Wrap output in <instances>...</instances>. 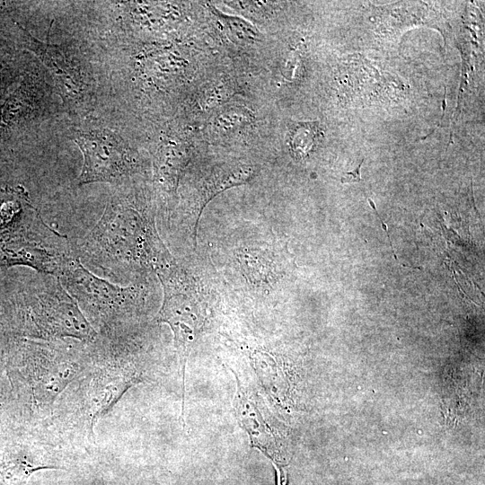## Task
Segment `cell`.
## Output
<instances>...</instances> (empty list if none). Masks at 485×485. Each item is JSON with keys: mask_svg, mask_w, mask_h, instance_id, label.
I'll return each mask as SVG.
<instances>
[{"mask_svg": "<svg viewBox=\"0 0 485 485\" xmlns=\"http://www.w3.org/2000/svg\"><path fill=\"white\" fill-rule=\"evenodd\" d=\"M118 199H111L85 238L86 251L104 268L113 269L128 258L138 257L153 269L170 253L154 225Z\"/></svg>", "mask_w": 485, "mask_h": 485, "instance_id": "obj_1", "label": "cell"}, {"mask_svg": "<svg viewBox=\"0 0 485 485\" xmlns=\"http://www.w3.org/2000/svg\"><path fill=\"white\" fill-rule=\"evenodd\" d=\"M4 367H5V360H4V353L2 352L0 348V380L3 377Z\"/></svg>", "mask_w": 485, "mask_h": 485, "instance_id": "obj_14", "label": "cell"}, {"mask_svg": "<svg viewBox=\"0 0 485 485\" xmlns=\"http://www.w3.org/2000/svg\"><path fill=\"white\" fill-rule=\"evenodd\" d=\"M20 324L25 331L46 338L72 337L90 340L96 335L76 301L58 279L32 297L21 316Z\"/></svg>", "mask_w": 485, "mask_h": 485, "instance_id": "obj_3", "label": "cell"}, {"mask_svg": "<svg viewBox=\"0 0 485 485\" xmlns=\"http://www.w3.org/2000/svg\"><path fill=\"white\" fill-rule=\"evenodd\" d=\"M60 469L40 464L31 446L15 436H0V485H26L36 472Z\"/></svg>", "mask_w": 485, "mask_h": 485, "instance_id": "obj_7", "label": "cell"}, {"mask_svg": "<svg viewBox=\"0 0 485 485\" xmlns=\"http://www.w3.org/2000/svg\"><path fill=\"white\" fill-rule=\"evenodd\" d=\"M58 278L64 288L86 308L112 313L121 306L131 291L98 278L84 268L79 259L69 258Z\"/></svg>", "mask_w": 485, "mask_h": 485, "instance_id": "obj_6", "label": "cell"}, {"mask_svg": "<svg viewBox=\"0 0 485 485\" xmlns=\"http://www.w3.org/2000/svg\"><path fill=\"white\" fill-rule=\"evenodd\" d=\"M24 42L48 69L57 94L70 110H82L90 105L93 94V80L89 66L68 47L42 41L22 28Z\"/></svg>", "mask_w": 485, "mask_h": 485, "instance_id": "obj_4", "label": "cell"}, {"mask_svg": "<svg viewBox=\"0 0 485 485\" xmlns=\"http://www.w3.org/2000/svg\"><path fill=\"white\" fill-rule=\"evenodd\" d=\"M134 380V376L120 368H103L98 372L90 394L92 425L112 408Z\"/></svg>", "mask_w": 485, "mask_h": 485, "instance_id": "obj_8", "label": "cell"}, {"mask_svg": "<svg viewBox=\"0 0 485 485\" xmlns=\"http://www.w3.org/2000/svg\"><path fill=\"white\" fill-rule=\"evenodd\" d=\"M10 395L4 386V384L0 380V428L5 420L4 415L9 410Z\"/></svg>", "mask_w": 485, "mask_h": 485, "instance_id": "obj_11", "label": "cell"}, {"mask_svg": "<svg viewBox=\"0 0 485 485\" xmlns=\"http://www.w3.org/2000/svg\"><path fill=\"white\" fill-rule=\"evenodd\" d=\"M314 127H311L309 124H299L298 127L294 129L292 135V146L294 148L297 146H311L314 143Z\"/></svg>", "mask_w": 485, "mask_h": 485, "instance_id": "obj_10", "label": "cell"}, {"mask_svg": "<svg viewBox=\"0 0 485 485\" xmlns=\"http://www.w3.org/2000/svg\"><path fill=\"white\" fill-rule=\"evenodd\" d=\"M363 161L359 163V165L352 172H346L344 174V176L341 178V182L342 183H347V182H358L361 181V178H360V168H361V165L363 163Z\"/></svg>", "mask_w": 485, "mask_h": 485, "instance_id": "obj_12", "label": "cell"}, {"mask_svg": "<svg viewBox=\"0 0 485 485\" xmlns=\"http://www.w3.org/2000/svg\"><path fill=\"white\" fill-rule=\"evenodd\" d=\"M217 15L224 21L230 30L240 39L246 41H255L260 38V31L254 26L239 17L225 15L217 13Z\"/></svg>", "mask_w": 485, "mask_h": 485, "instance_id": "obj_9", "label": "cell"}, {"mask_svg": "<svg viewBox=\"0 0 485 485\" xmlns=\"http://www.w3.org/2000/svg\"><path fill=\"white\" fill-rule=\"evenodd\" d=\"M369 202H370V205H371L372 208L375 211L376 216L380 218V221H381V224H382V225H383V228H384V231L386 232V234H387V237H388L389 243H390V246H391V248H392V253H393V256H394L395 260H398V259H397V257H396V254H395V252H394V251H393L392 244L391 240H390V236H389L387 225L383 222L381 216L378 215V212H377V210H376V208H375V204H374L370 199H369Z\"/></svg>", "mask_w": 485, "mask_h": 485, "instance_id": "obj_13", "label": "cell"}, {"mask_svg": "<svg viewBox=\"0 0 485 485\" xmlns=\"http://www.w3.org/2000/svg\"><path fill=\"white\" fill-rule=\"evenodd\" d=\"M155 272L163 287V301L157 321L171 327L184 374L192 345L205 323L206 310L199 295L174 260Z\"/></svg>", "mask_w": 485, "mask_h": 485, "instance_id": "obj_2", "label": "cell"}, {"mask_svg": "<svg viewBox=\"0 0 485 485\" xmlns=\"http://www.w3.org/2000/svg\"><path fill=\"white\" fill-rule=\"evenodd\" d=\"M69 138L77 145L84 156L79 184L113 182L134 169L130 148L110 129H73Z\"/></svg>", "mask_w": 485, "mask_h": 485, "instance_id": "obj_5", "label": "cell"}]
</instances>
